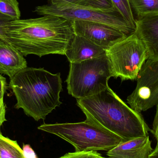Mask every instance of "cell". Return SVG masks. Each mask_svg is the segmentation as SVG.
Here are the masks:
<instances>
[{"instance_id":"cell-1","label":"cell","mask_w":158,"mask_h":158,"mask_svg":"<svg viewBox=\"0 0 158 158\" xmlns=\"http://www.w3.org/2000/svg\"><path fill=\"white\" fill-rule=\"evenodd\" d=\"M7 42L24 56L65 55L75 32L72 21L54 15L10 21L4 27Z\"/></svg>"},{"instance_id":"cell-2","label":"cell","mask_w":158,"mask_h":158,"mask_svg":"<svg viewBox=\"0 0 158 158\" xmlns=\"http://www.w3.org/2000/svg\"><path fill=\"white\" fill-rule=\"evenodd\" d=\"M87 121L128 141L148 135L151 131L141 112L126 105L109 87L101 93L77 99Z\"/></svg>"},{"instance_id":"cell-3","label":"cell","mask_w":158,"mask_h":158,"mask_svg":"<svg viewBox=\"0 0 158 158\" xmlns=\"http://www.w3.org/2000/svg\"><path fill=\"white\" fill-rule=\"evenodd\" d=\"M9 87L15 96V107L35 121L46 116L60 106L63 90L60 73L53 74L44 68L27 67L10 79Z\"/></svg>"},{"instance_id":"cell-4","label":"cell","mask_w":158,"mask_h":158,"mask_svg":"<svg viewBox=\"0 0 158 158\" xmlns=\"http://www.w3.org/2000/svg\"><path fill=\"white\" fill-rule=\"evenodd\" d=\"M38 129L66 141L75 148V152H108L125 141L120 136L86 120L76 123H44Z\"/></svg>"},{"instance_id":"cell-5","label":"cell","mask_w":158,"mask_h":158,"mask_svg":"<svg viewBox=\"0 0 158 158\" xmlns=\"http://www.w3.org/2000/svg\"><path fill=\"white\" fill-rule=\"evenodd\" d=\"M111 76L106 56L78 63H70L67 79L69 94L77 99L97 94L109 86Z\"/></svg>"},{"instance_id":"cell-6","label":"cell","mask_w":158,"mask_h":158,"mask_svg":"<svg viewBox=\"0 0 158 158\" xmlns=\"http://www.w3.org/2000/svg\"><path fill=\"white\" fill-rule=\"evenodd\" d=\"M111 76L122 81L136 80L148 58L147 50L135 32L106 51Z\"/></svg>"},{"instance_id":"cell-7","label":"cell","mask_w":158,"mask_h":158,"mask_svg":"<svg viewBox=\"0 0 158 158\" xmlns=\"http://www.w3.org/2000/svg\"><path fill=\"white\" fill-rule=\"evenodd\" d=\"M35 12L41 15L58 16L71 21L83 20L106 24L119 30L127 36L135 31V27L126 20L118 11L106 12L73 6H55L49 4L37 6Z\"/></svg>"},{"instance_id":"cell-8","label":"cell","mask_w":158,"mask_h":158,"mask_svg":"<svg viewBox=\"0 0 158 158\" xmlns=\"http://www.w3.org/2000/svg\"><path fill=\"white\" fill-rule=\"evenodd\" d=\"M136 80V87L127 100L132 109L141 112L158 104V59H148Z\"/></svg>"},{"instance_id":"cell-9","label":"cell","mask_w":158,"mask_h":158,"mask_svg":"<svg viewBox=\"0 0 158 158\" xmlns=\"http://www.w3.org/2000/svg\"><path fill=\"white\" fill-rule=\"evenodd\" d=\"M72 22L75 34L89 40L106 51L128 37L119 30L106 24L83 20Z\"/></svg>"},{"instance_id":"cell-10","label":"cell","mask_w":158,"mask_h":158,"mask_svg":"<svg viewBox=\"0 0 158 158\" xmlns=\"http://www.w3.org/2000/svg\"><path fill=\"white\" fill-rule=\"evenodd\" d=\"M135 33L144 44L148 59H158V12L146 14L135 19Z\"/></svg>"},{"instance_id":"cell-11","label":"cell","mask_w":158,"mask_h":158,"mask_svg":"<svg viewBox=\"0 0 158 158\" xmlns=\"http://www.w3.org/2000/svg\"><path fill=\"white\" fill-rule=\"evenodd\" d=\"M65 55L70 63H78L106 56V51L89 40L75 34L66 50Z\"/></svg>"},{"instance_id":"cell-12","label":"cell","mask_w":158,"mask_h":158,"mask_svg":"<svg viewBox=\"0 0 158 158\" xmlns=\"http://www.w3.org/2000/svg\"><path fill=\"white\" fill-rule=\"evenodd\" d=\"M154 149L148 135L123 141L107 152L110 158H148Z\"/></svg>"},{"instance_id":"cell-13","label":"cell","mask_w":158,"mask_h":158,"mask_svg":"<svg viewBox=\"0 0 158 158\" xmlns=\"http://www.w3.org/2000/svg\"><path fill=\"white\" fill-rule=\"evenodd\" d=\"M24 56L10 43L0 39V74L10 79L27 67Z\"/></svg>"},{"instance_id":"cell-14","label":"cell","mask_w":158,"mask_h":158,"mask_svg":"<svg viewBox=\"0 0 158 158\" xmlns=\"http://www.w3.org/2000/svg\"><path fill=\"white\" fill-rule=\"evenodd\" d=\"M50 3L55 6H73L84 8H92L106 12L118 11L111 0H50Z\"/></svg>"},{"instance_id":"cell-15","label":"cell","mask_w":158,"mask_h":158,"mask_svg":"<svg viewBox=\"0 0 158 158\" xmlns=\"http://www.w3.org/2000/svg\"><path fill=\"white\" fill-rule=\"evenodd\" d=\"M0 158H25L17 142L5 137L0 132Z\"/></svg>"},{"instance_id":"cell-16","label":"cell","mask_w":158,"mask_h":158,"mask_svg":"<svg viewBox=\"0 0 158 158\" xmlns=\"http://www.w3.org/2000/svg\"><path fill=\"white\" fill-rule=\"evenodd\" d=\"M129 2L132 10L137 17L158 12V0H129Z\"/></svg>"},{"instance_id":"cell-17","label":"cell","mask_w":158,"mask_h":158,"mask_svg":"<svg viewBox=\"0 0 158 158\" xmlns=\"http://www.w3.org/2000/svg\"><path fill=\"white\" fill-rule=\"evenodd\" d=\"M0 13L12 20L20 19L21 13L17 0H0Z\"/></svg>"},{"instance_id":"cell-18","label":"cell","mask_w":158,"mask_h":158,"mask_svg":"<svg viewBox=\"0 0 158 158\" xmlns=\"http://www.w3.org/2000/svg\"><path fill=\"white\" fill-rule=\"evenodd\" d=\"M114 6L130 24L135 27V19L129 0H111Z\"/></svg>"},{"instance_id":"cell-19","label":"cell","mask_w":158,"mask_h":158,"mask_svg":"<svg viewBox=\"0 0 158 158\" xmlns=\"http://www.w3.org/2000/svg\"><path fill=\"white\" fill-rule=\"evenodd\" d=\"M101 154L98 152L89 151V152H75L65 154L63 156L58 158H96Z\"/></svg>"},{"instance_id":"cell-20","label":"cell","mask_w":158,"mask_h":158,"mask_svg":"<svg viewBox=\"0 0 158 158\" xmlns=\"http://www.w3.org/2000/svg\"><path fill=\"white\" fill-rule=\"evenodd\" d=\"M12 20L8 17L0 13V39L7 42V40L5 34L4 27L7 23Z\"/></svg>"},{"instance_id":"cell-21","label":"cell","mask_w":158,"mask_h":158,"mask_svg":"<svg viewBox=\"0 0 158 158\" xmlns=\"http://www.w3.org/2000/svg\"><path fill=\"white\" fill-rule=\"evenodd\" d=\"M23 153L25 158H38L36 153L29 144H23Z\"/></svg>"},{"instance_id":"cell-22","label":"cell","mask_w":158,"mask_h":158,"mask_svg":"<svg viewBox=\"0 0 158 158\" xmlns=\"http://www.w3.org/2000/svg\"><path fill=\"white\" fill-rule=\"evenodd\" d=\"M156 111L153 123V128L151 130L152 134L154 135L157 141V144H158V104L156 106Z\"/></svg>"},{"instance_id":"cell-23","label":"cell","mask_w":158,"mask_h":158,"mask_svg":"<svg viewBox=\"0 0 158 158\" xmlns=\"http://www.w3.org/2000/svg\"><path fill=\"white\" fill-rule=\"evenodd\" d=\"M6 106L4 102V100H0V132H1V126L3 123L6 121Z\"/></svg>"},{"instance_id":"cell-24","label":"cell","mask_w":158,"mask_h":158,"mask_svg":"<svg viewBox=\"0 0 158 158\" xmlns=\"http://www.w3.org/2000/svg\"><path fill=\"white\" fill-rule=\"evenodd\" d=\"M7 88L6 79L0 74V100L3 99L4 96Z\"/></svg>"},{"instance_id":"cell-25","label":"cell","mask_w":158,"mask_h":158,"mask_svg":"<svg viewBox=\"0 0 158 158\" xmlns=\"http://www.w3.org/2000/svg\"><path fill=\"white\" fill-rule=\"evenodd\" d=\"M148 158H158V144H157L153 152L149 155Z\"/></svg>"},{"instance_id":"cell-26","label":"cell","mask_w":158,"mask_h":158,"mask_svg":"<svg viewBox=\"0 0 158 158\" xmlns=\"http://www.w3.org/2000/svg\"><path fill=\"white\" fill-rule=\"evenodd\" d=\"M96 158H110L109 157H107V158H105L104 157L102 156H101V155H100V156H98V157H97Z\"/></svg>"}]
</instances>
